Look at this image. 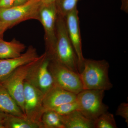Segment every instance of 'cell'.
<instances>
[{"mask_svg": "<svg viewBox=\"0 0 128 128\" xmlns=\"http://www.w3.org/2000/svg\"><path fill=\"white\" fill-rule=\"evenodd\" d=\"M49 60L44 52L39 56L32 66L26 80L44 95L55 86L49 70Z\"/></svg>", "mask_w": 128, "mask_h": 128, "instance_id": "7", "label": "cell"}, {"mask_svg": "<svg viewBox=\"0 0 128 128\" xmlns=\"http://www.w3.org/2000/svg\"><path fill=\"white\" fill-rule=\"evenodd\" d=\"M0 112L26 118L16 101L0 82Z\"/></svg>", "mask_w": 128, "mask_h": 128, "instance_id": "13", "label": "cell"}, {"mask_svg": "<svg viewBox=\"0 0 128 128\" xmlns=\"http://www.w3.org/2000/svg\"><path fill=\"white\" fill-rule=\"evenodd\" d=\"M41 124L42 128H64L60 115L52 110L44 112L41 117Z\"/></svg>", "mask_w": 128, "mask_h": 128, "instance_id": "17", "label": "cell"}, {"mask_svg": "<svg viewBox=\"0 0 128 128\" xmlns=\"http://www.w3.org/2000/svg\"><path fill=\"white\" fill-rule=\"evenodd\" d=\"M105 92L102 90H82L76 94L78 110L86 118L94 121L109 108L103 102Z\"/></svg>", "mask_w": 128, "mask_h": 128, "instance_id": "4", "label": "cell"}, {"mask_svg": "<svg viewBox=\"0 0 128 128\" xmlns=\"http://www.w3.org/2000/svg\"><path fill=\"white\" fill-rule=\"evenodd\" d=\"M80 0H56L55 2L57 12L65 17L70 12L77 8L78 2Z\"/></svg>", "mask_w": 128, "mask_h": 128, "instance_id": "19", "label": "cell"}, {"mask_svg": "<svg viewBox=\"0 0 128 128\" xmlns=\"http://www.w3.org/2000/svg\"><path fill=\"white\" fill-rule=\"evenodd\" d=\"M5 128H40V126L25 118L7 114L4 121Z\"/></svg>", "mask_w": 128, "mask_h": 128, "instance_id": "16", "label": "cell"}, {"mask_svg": "<svg viewBox=\"0 0 128 128\" xmlns=\"http://www.w3.org/2000/svg\"><path fill=\"white\" fill-rule=\"evenodd\" d=\"M110 64L105 60L85 58L83 69L80 73L83 90H109L113 87L108 72Z\"/></svg>", "mask_w": 128, "mask_h": 128, "instance_id": "2", "label": "cell"}, {"mask_svg": "<svg viewBox=\"0 0 128 128\" xmlns=\"http://www.w3.org/2000/svg\"><path fill=\"white\" fill-rule=\"evenodd\" d=\"M48 68L55 86L76 95L83 90L80 73L50 60Z\"/></svg>", "mask_w": 128, "mask_h": 128, "instance_id": "5", "label": "cell"}, {"mask_svg": "<svg viewBox=\"0 0 128 128\" xmlns=\"http://www.w3.org/2000/svg\"><path fill=\"white\" fill-rule=\"evenodd\" d=\"M64 18L69 38L78 58V71L80 73L83 70L85 58L82 54L79 12L77 8L67 14Z\"/></svg>", "mask_w": 128, "mask_h": 128, "instance_id": "10", "label": "cell"}, {"mask_svg": "<svg viewBox=\"0 0 128 128\" xmlns=\"http://www.w3.org/2000/svg\"><path fill=\"white\" fill-rule=\"evenodd\" d=\"M60 117L64 128H94V121L86 118L79 110Z\"/></svg>", "mask_w": 128, "mask_h": 128, "instance_id": "14", "label": "cell"}, {"mask_svg": "<svg viewBox=\"0 0 128 128\" xmlns=\"http://www.w3.org/2000/svg\"><path fill=\"white\" fill-rule=\"evenodd\" d=\"M42 6V0H29L23 4L0 9V18L8 29L28 20L39 21Z\"/></svg>", "mask_w": 128, "mask_h": 128, "instance_id": "3", "label": "cell"}, {"mask_svg": "<svg viewBox=\"0 0 128 128\" xmlns=\"http://www.w3.org/2000/svg\"><path fill=\"white\" fill-rule=\"evenodd\" d=\"M116 115L120 116L124 118L125 122L128 124V103L123 102L118 106L116 111Z\"/></svg>", "mask_w": 128, "mask_h": 128, "instance_id": "21", "label": "cell"}, {"mask_svg": "<svg viewBox=\"0 0 128 128\" xmlns=\"http://www.w3.org/2000/svg\"><path fill=\"white\" fill-rule=\"evenodd\" d=\"M56 0H42V4L44 5L50 4L55 2Z\"/></svg>", "mask_w": 128, "mask_h": 128, "instance_id": "26", "label": "cell"}, {"mask_svg": "<svg viewBox=\"0 0 128 128\" xmlns=\"http://www.w3.org/2000/svg\"><path fill=\"white\" fill-rule=\"evenodd\" d=\"M29 0H15L13 6L23 4L28 2Z\"/></svg>", "mask_w": 128, "mask_h": 128, "instance_id": "25", "label": "cell"}, {"mask_svg": "<svg viewBox=\"0 0 128 128\" xmlns=\"http://www.w3.org/2000/svg\"><path fill=\"white\" fill-rule=\"evenodd\" d=\"M57 11L55 2L47 5L42 4L39 16V22L44 32V40L47 55L52 51L56 41V25Z\"/></svg>", "mask_w": 128, "mask_h": 128, "instance_id": "9", "label": "cell"}, {"mask_svg": "<svg viewBox=\"0 0 128 128\" xmlns=\"http://www.w3.org/2000/svg\"><path fill=\"white\" fill-rule=\"evenodd\" d=\"M94 128H117L114 115L108 111L103 113L94 121Z\"/></svg>", "mask_w": 128, "mask_h": 128, "instance_id": "18", "label": "cell"}, {"mask_svg": "<svg viewBox=\"0 0 128 128\" xmlns=\"http://www.w3.org/2000/svg\"><path fill=\"white\" fill-rule=\"evenodd\" d=\"M15 0H0V9H7L14 6Z\"/></svg>", "mask_w": 128, "mask_h": 128, "instance_id": "22", "label": "cell"}, {"mask_svg": "<svg viewBox=\"0 0 128 128\" xmlns=\"http://www.w3.org/2000/svg\"><path fill=\"white\" fill-rule=\"evenodd\" d=\"M7 114L0 112V128H5V119Z\"/></svg>", "mask_w": 128, "mask_h": 128, "instance_id": "23", "label": "cell"}, {"mask_svg": "<svg viewBox=\"0 0 128 128\" xmlns=\"http://www.w3.org/2000/svg\"><path fill=\"white\" fill-rule=\"evenodd\" d=\"M76 95L54 86L44 95V112L52 110L60 105L76 100Z\"/></svg>", "mask_w": 128, "mask_h": 128, "instance_id": "12", "label": "cell"}, {"mask_svg": "<svg viewBox=\"0 0 128 128\" xmlns=\"http://www.w3.org/2000/svg\"><path fill=\"white\" fill-rule=\"evenodd\" d=\"M38 58L30 63L19 66L7 78L0 81L14 98L24 113L25 82L29 70Z\"/></svg>", "mask_w": 128, "mask_h": 128, "instance_id": "6", "label": "cell"}, {"mask_svg": "<svg viewBox=\"0 0 128 128\" xmlns=\"http://www.w3.org/2000/svg\"><path fill=\"white\" fill-rule=\"evenodd\" d=\"M56 36L54 48L50 54L47 55L49 60L79 73L78 58L69 38L64 17L58 13L56 25Z\"/></svg>", "mask_w": 128, "mask_h": 128, "instance_id": "1", "label": "cell"}, {"mask_svg": "<svg viewBox=\"0 0 128 128\" xmlns=\"http://www.w3.org/2000/svg\"><path fill=\"white\" fill-rule=\"evenodd\" d=\"M25 48V44L16 38L10 41H6L0 37V59L19 57Z\"/></svg>", "mask_w": 128, "mask_h": 128, "instance_id": "15", "label": "cell"}, {"mask_svg": "<svg viewBox=\"0 0 128 128\" xmlns=\"http://www.w3.org/2000/svg\"><path fill=\"white\" fill-rule=\"evenodd\" d=\"M44 94L25 81L24 91V113L27 119L42 128V115L44 112L43 104Z\"/></svg>", "mask_w": 128, "mask_h": 128, "instance_id": "8", "label": "cell"}, {"mask_svg": "<svg viewBox=\"0 0 128 128\" xmlns=\"http://www.w3.org/2000/svg\"><path fill=\"white\" fill-rule=\"evenodd\" d=\"M8 29L6 25L0 18V37H1L5 31Z\"/></svg>", "mask_w": 128, "mask_h": 128, "instance_id": "24", "label": "cell"}, {"mask_svg": "<svg viewBox=\"0 0 128 128\" xmlns=\"http://www.w3.org/2000/svg\"><path fill=\"white\" fill-rule=\"evenodd\" d=\"M52 110L55 111L60 115H66L76 110H78V104L76 100L74 102L60 105Z\"/></svg>", "mask_w": 128, "mask_h": 128, "instance_id": "20", "label": "cell"}, {"mask_svg": "<svg viewBox=\"0 0 128 128\" xmlns=\"http://www.w3.org/2000/svg\"><path fill=\"white\" fill-rule=\"evenodd\" d=\"M38 57L36 49L30 46L19 57L0 59V81L7 78L19 66L33 61Z\"/></svg>", "mask_w": 128, "mask_h": 128, "instance_id": "11", "label": "cell"}]
</instances>
